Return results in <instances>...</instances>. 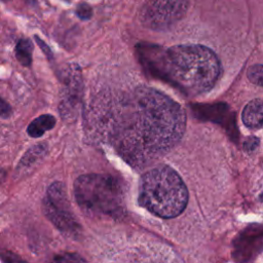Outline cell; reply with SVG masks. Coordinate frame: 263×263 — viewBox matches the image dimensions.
I'll use <instances>...</instances> for the list:
<instances>
[{
  "mask_svg": "<svg viewBox=\"0 0 263 263\" xmlns=\"http://www.w3.org/2000/svg\"><path fill=\"white\" fill-rule=\"evenodd\" d=\"M259 144V140L255 137H252V138H248L247 141L245 142V148L249 151H252L254 149H256V147L258 146Z\"/></svg>",
  "mask_w": 263,
  "mask_h": 263,
  "instance_id": "18",
  "label": "cell"
},
{
  "mask_svg": "<svg viewBox=\"0 0 263 263\" xmlns=\"http://www.w3.org/2000/svg\"><path fill=\"white\" fill-rule=\"evenodd\" d=\"M76 14L81 20H89L92 15V9L87 3L82 2L78 4L76 8Z\"/></svg>",
  "mask_w": 263,
  "mask_h": 263,
  "instance_id": "14",
  "label": "cell"
},
{
  "mask_svg": "<svg viewBox=\"0 0 263 263\" xmlns=\"http://www.w3.org/2000/svg\"><path fill=\"white\" fill-rule=\"evenodd\" d=\"M3 1H8V0H3Z\"/></svg>",
  "mask_w": 263,
  "mask_h": 263,
  "instance_id": "19",
  "label": "cell"
},
{
  "mask_svg": "<svg viewBox=\"0 0 263 263\" xmlns=\"http://www.w3.org/2000/svg\"><path fill=\"white\" fill-rule=\"evenodd\" d=\"M187 9V0H153L143 6L140 20L147 28L164 30L180 21Z\"/></svg>",
  "mask_w": 263,
  "mask_h": 263,
  "instance_id": "6",
  "label": "cell"
},
{
  "mask_svg": "<svg viewBox=\"0 0 263 263\" xmlns=\"http://www.w3.org/2000/svg\"><path fill=\"white\" fill-rule=\"evenodd\" d=\"M81 87V75L78 69L73 68L67 74L65 73V96L62 104L63 106H65V111L67 110L69 105L70 112L73 111L74 108H76L77 104L80 102Z\"/></svg>",
  "mask_w": 263,
  "mask_h": 263,
  "instance_id": "8",
  "label": "cell"
},
{
  "mask_svg": "<svg viewBox=\"0 0 263 263\" xmlns=\"http://www.w3.org/2000/svg\"><path fill=\"white\" fill-rule=\"evenodd\" d=\"M33 44L29 39H21L15 46V57L17 61L26 67H29L32 63Z\"/></svg>",
  "mask_w": 263,
  "mask_h": 263,
  "instance_id": "11",
  "label": "cell"
},
{
  "mask_svg": "<svg viewBox=\"0 0 263 263\" xmlns=\"http://www.w3.org/2000/svg\"><path fill=\"white\" fill-rule=\"evenodd\" d=\"M54 261L57 262H80V261H84L83 258H81L80 256H78L77 254H64V255H58L54 258Z\"/></svg>",
  "mask_w": 263,
  "mask_h": 263,
  "instance_id": "15",
  "label": "cell"
},
{
  "mask_svg": "<svg viewBox=\"0 0 263 263\" xmlns=\"http://www.w3.org/2000/svg\"><path fill=\"white\" fill-rule=\"evenodd\" d=\"M74 194L80 209L92 216L119 217L123 213L122 189L109 175L88 174L74 183Z\"/></svg>",
  "mask_w": 263,
  "mask_h": 263,
  "instance_id": "4",
  "label": "cell"
},
{
  "mask_svg": "<svg viewBox=\"0 0 263 263\" xmlns=\"http://www.w3.org/2000/svg\"><path fill=\"white\" fill-rule=\"evenodd\" d=\"M249 80L259 86H263V64L251 66L247 72Z\"/></svg>",
  "mask_w": 263,
  "mask_h": 263,
  "instance_id": "13",
  "label": "cell"
},
{
  "mask_svg": "<svg viewBox=\"0 0 263 263\" xmlns=\"http://www.w3.org/2000/svg\"><path fill=\"white\" fill-rule=\"evenodd\" d=\"M43 210L46 217L65 235L76 237L80 233V225L71 211L63 183L54 182L48 187L43 200Z\"/></svg>",
  "mask_w": 263,
  "mask_h": 263,
  "instance_id": "5",
  "label": "cell"
},
{
  "mask_svg": "<svg viewBox=\"0 0 263 263\" xmlns=\"http://www.w3.org/2000/svg\"><path fill=\"white\" fill-rule=\"evenodd\" d=\"M55 117L51 114H43L34 119L28 126V134L33 138H39L46 130L53 128L55 125Z\"/></svg>",
  "mask_w": 263,
  "mask_h": 263,
  "instance_id": "10",
  "label": "cell"
},
{
  "mask_svg": "<svg viewBox=\"0 0 263 263\" xmlns=\"http://www.w3.org/2000/svg\"><path fill=\"white\" fill-rule=\"evenodd\" d=\"M144 67L182 92L190 96L210 90L221 73L216 53L199 44H181L170 48L151 43L137 45Z\"/></svg>",
  "mask_w": 263,
  "mask_h": 263,
  "instance_id": "2",
  "label": "cell"
},
{
  "mask_svg": "<svg viewBox=\"0 0 263 263\" xmlns=\"http://www.w3.org/2000/svg\"><path fill=\"white\" fill-rule=\"evenodd\" d=\"M35 39H36L38 45H39V46L41 47V49L43 50V52L46 54V57H47L48 59H52V52H51L50 48L46 45V43H45L43 40H41L39 37H37V36H35Z\"/></svg>",
  "mask_w": 263,
  "mask_h": 263,
  "instance_id": "17",
  "label": "cell"
},
{
  "mask_svg": "<svg viewBox=\"0 0 263 263\" xmlns=\"http://www.w3.org/2000/svg\"><path fill=\"white\" fill-rule=\"evenodd\" d=\"M242 122L250 128L263 127V99H254L242 110Z\"/></svg>",
  "mask_w": 263,
  "mask_h": 263,
  "instance_id": "9",
  "label": "cell"
},
{
  "mask_svg": "<svg viewBox=\"0 0 263 263\" xmlns=\"http://www.w3.org/2000/svg\"><path fill=\"white\" fill-rule=\"evenodd\" d=\"M192 111H194L195 116L199 117L200 119L219 123L228 132L232 133L233 135H237L234 116L229 111L227 105L222 103L192 105Z\"/></svg>",
  "mask_w": 263,
  "mask_h": 263,
  "instance_id": "7",
  "label": "cell"
},
{
  "mask_svg": "<svg viewBox=\"0 0 263 263\" xmlns=\"http://www.w3.org/2000/svg\"><path fill=\"white\" fill-rule=\"evenodd\" d=\"M11 107L9 104L0 97V117L8 118L11 115Z\"/></svg>",
  "mask_w": 263,
  "mask_h": 263,
  "instance_id": "16",
  "label": "cell"
},
{
  "mask_svg": "<svg viewBox=\"0 0 263 263\" xmlns=\"http://www.w3.org/2000/svg\"><path fill=\"white\" fill-rule=\"evenodd\" d=\"M44 152H45V146H43V145L34 146L24 155L20 164L25 165V166H30L37 159H39L44 154Z\"/></svg>",
  "mask_w": 263,
  "mask_h": 263,
  "instance_id": "12",
  "label": "cell"
},
{
  "mask_svg": "<svg viewBox=\"0 0 263 263\" xmlns=\"http://www.w3.org/2000/svg\"><path fill=\"white\" fill-rule=\"evenodd\" d=\"M186 116L182 107L156 89L141 86L122 101L114 125V145L129 164L155 160L182 138Z\"/></svg>",
  "mask_w": 263,
  "mask_h": 263,
  "instance_id": "1",
  "label": "cell"
},
{
  "mask_svg": "<svg viewBox=\"0 0 263 263\" xmlns=\"http://www.w3.org/2000/svg\"><path fill=\"white\" fill-rule=\"evenodd\" d=\"M187 201V188L173 168L157 166L141 178L139 202L152 214L161 218L176 217L183 212Z\"/></svg>",
  "mask_w": 263,
  "mask_h": 263,
  "instance_id": "3",
  "label": "cell"
}]
</instances>
